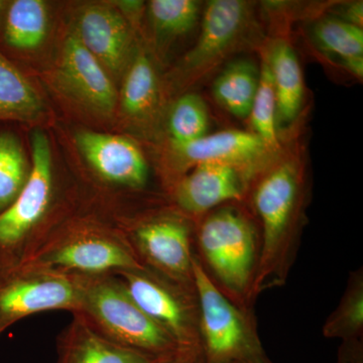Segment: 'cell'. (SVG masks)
Wrapping results in <instances>:
<instances>
[{
  "mask_svg": "<svg viewBox=\"0 0 363 363\" xmlns=\"http://www.w3.org/2000/svg\"><path fill=\"white\" fill-rule=\"evenodd\" d=\"M169 169L164 175L168 189L191 169L202 164H229L264 171L274 154L252 131L229 130L203 136L185 145L171 143Z\"/></svg>",
  "mask_w": 363,
  "mask_h": 363,
  "instance_id": "13",
  "label": "cell"
},
{
  "mask_svg": "<svg viewBox=\"0 0 363 363\" xmlns=\"http://www.w3.org/2000/svg\"><path fill=\"white\" fill-rule=\"evenodd\" d=\"M201 4L195 0H152L149 16L161 40H173L192 30L200 21Z\"/></svg>",
  "mask_w": 363,
  "mask_h": 363,
  "instance_id": "25",
  "label": "cell"
},
{
  "mask_svg": "<svg viewBox=\"0 0 363 363\" xmlns=\"http://www.w3.org/2000/svg\"><path fill=\"white\" fill-rule=\"evenodd\" d=\"M363 6L362 1L350 2L348 4H344L342 9L339 11L336 18H340L344 21L357 26L358 28H362Z\"/></svg>",
  "mask_w": 363,
  "mask_h": 363,
  "instance_id": "29",
  "label": "cell"
},
{
  "mask_svg": "<svg viewBox=\"0 0 363 363\" xmlns=\"http://www.w3.org/2000/svg\"><path fill=\"white\" fill-rule=\"evenodd\" d=\"M86 161L106 183L140 190L149 180V166L142 150L130 138L92 130L76 135Z\"/></svg>",
  "mask_w": 363,
  "mask_h": 363,
  "instance_id": "15",
  "label": "cell"
},
{
  "mask_svg": "<svg viewBox=\"0 0 363 363\" xmlns=\"http://www.w3.org/2000/svg\"><path fill=\"white\" fill-rule=\"evenodd\" d=\"M202 363H257L267 357L255 313L231 302L213 285L194 255Z\"/></svg>",
  "mask_w": 363,
  "mask_h": 363,
  "instance_id": "5",
  "label": "cell"
},
{
  "mask_svg": "<svg viewBox=\"0 0 363 363\" xmlns=\"http://www.w3.org/2000/svg\"><path fill=\"white\" fill-rule=\"evenodd\" d=\"M73 32L109 76L125 72L133 56V35L130 23L118 9L104 4L83 7Z\"/></svg>",
  "mask_w": 363,
  "mask_h": 363,
  "instance_id": "14",
  "label": "cell"
},
{
  "mask_svg": "<svg viewBox=\"0 0 363 363\" xmlns=\"http://www.w3.org/2000/svg\"><path fill=\"white\" fill-rule=\"evenodd\" d=\"M312 35L318 47L342 61L355 77L363 76V30L336 16L320 18L314 23Z\"/></svg>",
  "mask_w": 363,
  "mask_h": 363,
  "instance_id": "22",
  "label": "cell"
},
{
  "mask_svg": "<svg viewBox=\"0 0 363 363\" xmlns=\"http://www.w3.org/2000/svg\"><path fill=\"white\" fill-rule=\"evenodd\" d=\"M260 173L235 164H202L176 181L169 196L177 209L196 222L222 205L247 202Z\"/></svg>",
  "mask_w": 363,
  "mask_h": 363,
  "instance_id": "11",
  "label": "cell"
},
{
  "mask_svg": "<svg viewBox=\"0 0 363 363\" xmlns=\"http://www.w3.org/2000/svg\"><path fill=\"white\" fill-rule=\"evenodd\" d=\"M209 116L200 95L186 93L178 98L169 111V135L173 145L195 142L208 135Z\"/></svg>",
  "mask_w": 363,
  "mask_h": 363,
  "instance_id": "27",
  "label": "cell"
},
{
  "mask_svg": "<svg viewBox=\"0 0 363 363\" xmlns=\"http://www.w3.org/2000/svg\"><path fill=\"white\" fill-rule=\"evenodd\" d=\"M32 169L20 138L0 130V214L16 201Z\"/></svg>",
  "mask_w": 363,
  "mask_h": 363,
  "instance_id": "24",
  "label": "cell"
},
{
  "mask_svg": "<svg viewBox=\"0 0 363 363\" xmlns=\"http://www.w3.org/2000/svg\"><path fill=\"white\" fill-rule=\"evenodd\" d=\"M248 119L252 126V133L260 138L272 152H278L279 140L277 128L278 113L276 93L272 83L271 68L266 56L260 69L259 88Z\"/></svg>",
  "mask_w": 363,
  "mask_h": 363,
  "instance_id": "26",
  "label": "cell"
},
{
  "mask_svg": "<svg viewBox=\"0 0 363 363\" xmlns=\"http://www.w3.org/2000/svg\"><path fill=\"white\" fill-rule=\"evenodd\" d=\"M114 274L135 304L168 334L179 350L194 355L202 363L196 288L181 285L145 267Z\"/></svg>",
  "mask_w": 363,
  "mask_h": 363,
  "instance_id": "6",
  "label": "cell"
},
{
  "mask_svg": "<svg viewBox=\"0 0 363 363\" xmlns=\"http://www.w3.org/2000/svg\"><path fill=\"white\" fill-rule=\"evenodd\" d=\"M245 202L215 208L195 222V257L226 298L253 311V286L262 242L259 225Z\"/></svg>",
  "mask_w": 363,
  "mask_h": 363,
  "instance_id": "2",
  "label": "cell"
},
{
  "mask_svg": "<svg viewBox=\"0 0 363 363\" xmlns=\"http://www.w3.org/2000/svg\"><path fill=\"white\" fill-rule=\"evenodd\" d=\"M18 262L79 276L145 269L118 226L90 217L45 229Z\"/></svg>",
  "mask_w": 363,
  "mask_h": 363,
  "instance_id": "3",
  "label": "cell"
},
{
  "mask_svg": "<svg viewBox=\"0 0 363 363\" xmlns=\"http://www.w3.org/2000/svg\"><path fill=\"white\" fill-rule=\"evenodd\" d=\"M160 95L154 64L145 52H135L124 72L123 87L117 100L121 113L130 123H149L157 114Z\"/></svg>",
  "mask_w": 363,
  "mask_h": 363,
  "instance_id": "17",
  "label": "cell"
},
{
  "mask_svg": "<svg viewBox=\"0 0 363 363\" xmlns=\"http://www.w3.org/2000/svg\"><path fill=\"white\" fill-rule=\"evenodd\" d=\"M162 360L123 347L95 331L83 318L73 315L57 339L55 363H160Z\"/></svg>",
  "mask_w": 363,
  "mask_h": 363,
  "instance_id": "16",
  "label": "cell"
},
{
  "mask_svg": "<svg viewBox=\"0 0 363 363\" xmlns=\"http://www.w3.org/2000/svg\"><path fill=\"white\" fill-rule=\"evenodd\" d=\"M252 6L243 0H211L202 11L197 42L184 57L182 84L191 85L213 71L247 43L253 23Z\"/></svg>",
  "mask_w": 363,
  "mask_h": 363,
  "instance_id": "10",
  "label": "cell"
},
{
  "mask_svg": "<svg viewBox=\"0 0 363 363\" xmlns=\"http://www.w3.org/2000/svg\"><path fill=\"white\" fill-rule=\"evenodd\" d=\"M362 339L342 342L339 350V363H362Z\"/></svg>",
  "mask_w": 363,
  "mask_h": 363,
  "instance_id": "28",
  "label": "cell"
},
{
  "mask_svg": "<svg viewBox=\"0 0 363 363\" xmlns=\"http://www.w3.org/2000/svg\"><path fill=\"white\" fill-rule=\"evenodd\" d=\"M78 276V315L112 342L160 360L181 353L177 344L128 295L114 274Z\"/></svg>",
  "mask_w": 363,
  "mask_h": 363,
  "instance_id": "4",
  "label": "cell"
},
{
  "mask_svg": "<svg viewBox=\"0 0 363 363\" xmlns=\"http://www.w3.org/2000/svg\"><path fill=\"white\" fill-rule=\"evenodd\" d=\"M257 363H272V362H271V360L269 359V358L266 357V358H264V359L260 360V362H257Z\"/></svg>",
  "mask_w": 363,
  "mask_h": 363,
  "instance_id": "32",
  "label": "cell"
},
{
  "mask_svg": "<svg viewBox=\"0 0 363 363\" xmlns=\"http://www.w3.org/2000/svg\"><path fill=\"white\" fill-rule=\"evenodd\" d=\"M54 82L60 92L88 113L101 118L113 116L118 100L116 86L74 32L62 47Z\"/></svg>",
  "mask_w": 363,
  "mask_h": 363,
  "instance_id": "12",
  "label": "cell"
},
{
  "mask_svg": "<svg viewBox=\"0 0 363 363\" xmlns=\"http://www.w3.org/2000/svg\"><path fill=\"white\" fill-rule=\"evenodd\" d=\"M6 6V1H1L0 0V18H1L2 13H4V7Z\"/></svg>",
  "mask_w": 363,
  "mask_h": 363,
  "instance_id": "31",
  "label": "cell"
},
{
  "mask_svg": "<svg viewBox=\"0 0 363 363\" xmlns=\"http://www.w3.org/2000/svg\"><path fill=\"white\" fill-rule=\"evenodd\" d=\"M326 338L342 342L360 340L363 336V269L351 272L340 302L323 326Z\"/></svg>",
  "mask_w": 363,
  "mask_h": 363,
  "instance_id": "23",
  "label": "cell"
},
{
  "mask_svg": "<svg viewBox=\"0 0 363 363\" xmlns=\"http://www.w3.org/2000/svg\"><path fill=\"white\" fill-rule=\"evenodd\" d=\"M307 180L298 160L272 162L260 173L247 201L259 225L262 252L253 286L260 294L286 285L304 226Z\"/></svg>",
  "mask_w": 363,
  "mask_h": 363,
  "instance_id": "1",
  "label": "cell"
},
{
  "mask_svg": "<svg viewBox=\"0 0 363 363\" xmlns=\"http://www.w3.org/2000/svg\"><path fill=\"white\" fill-rule=\"evenodd\" d=\"M260 70L252 60L231 62L212 86L217 104L238 119H248L259 84Z\"/></svg>",
  "mask_w": 363,
  "mask_h": 363,
  "instance_id": "21",
  "label": "cell"
},
{
  "mask_svg": "<svg viewBox=\"0 0 363 363\" xmlns=\"http://www.w3.org/2000/svg\"><path fill=\"white\" fill-rule=\"evenodd\" d=\"M77 274H66L21 262H0V335L39 313L77 312Z\"/></svg>",
  "mask_w": 363,
  "mask_h": 363,
  "instance_id": "9",
  "label": "cell"
},
{
  "mask_svg": "<svg viewBox=\"0 0 363 363\" xmlns=\"http://www.w3.org/2000/svg\"><path fill=\"white\" fill-rule=\"evenodd\" d=\"M55 198L54 164L49 138L32 133V169L16 201L0 214V262H18L45 227Z\"/></svg>",
  "mask_w": 363,
  "mask_h": 363,
  "instance_id": "7",
  "label": "cell"
},
{
  "mask_svg": "<svg viewBox=\"0 0 363 363\" xmlns=\"http://www.w3.org/2000/svg\"><path fill=\"white\" fill-rule=\"evenodd\" d=\"M160 363H201V360L194 357V355L181 352L175 355V357L169 358V359L162 360V362Z\"/></svg>",
  "mask_w": 363,
  "mask_h": 363,
  "instance_id": "30",
  "label": "cell"
},
{
  "mask_svg": "<svg viewBox=\"0 0 363 363\" xmlns=\"http://www.w3.org/2000/svg\"><path fill=\"white\" fill-rule=\"evenodd\" d=\"M118 227L145 269L195 288V221L174 207Z\"/></svg>",
  "mask_w": 363,
  "mask_h": 363,
  "instance_id": "8",
  "label": "cell"
},
{
  "mask_svg": "<svg viewBox=\"0 0 363 363\" xmlns=\"http://www.w3.org/2000/svg\"><path fill=\"white\" fill-rule=\"evenodd\" d=\"M277 99V113L281 123H292L300 113L305 96L304 78L292 45L279 40L267 52Z\"/></svg>",
  "mask_w": 363,
  "mask_h": 363,
  "instance_id": "18",
  "label": "cell"
},
{
  "mask_svg": "<svg viewBox=\"0 0 363 363\" xmlns=\"http://www.w3.org/2000/svg\"><path fill=\"white\" fill-rule=\"evenodd\" d=\"M49 14L42 0L6 2L4 11L2 39L16 51H32L43 44L48 33Z\"/></svg>",
  "mask_w": 363,
  "mask_h": 363,
  "instance_id": "20",
  "label": "cell"
},
{
  "mask_svg": "<svg viewBox=\"0 0 363 363\" xmlns=\"http://www.w3.org/2000/svg\"><path fill=\"white\" fill-rule=\"evenodd\" d=\"M44 112L38 91L0 50V121L35 123Z\"/></svg>",
  "mask_w": 363,
  "mask_h": 363,
  "instance_id": "19",
  "label": "cell"
}]
</instances>
